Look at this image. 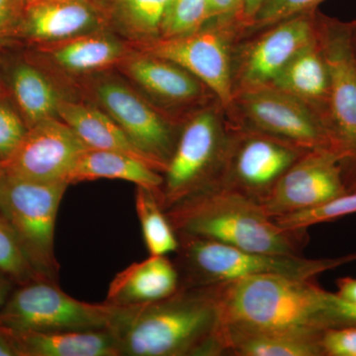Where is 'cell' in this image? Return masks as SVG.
Segmentation results:
<instances>
[{"mask_svg": "<svg viewBox=\"0 0 356 356\" xmlns=\"http://www.w3.org/2000/svg\"><path fill=\"white\" fill-rule=\"evenodd\" d=\"M110 30L129 44L149 43L165 33L173 0H97Z\"/></svg>", "mask_w": 356, "mask_h": 356, "instance_id": "d4e9b609", "label": "cell"}, {"mask_svg": "<svg viewBox=\"0 0 356 356\" xmlns=\"http://www.w3.org/2000/svg\"><path fill=\"white\" fill-rule=\"evenodd\" d=\"M25 7V0H0V36L13 38Z\"/></svg>", "mask_w": 356, "mask_h": 356, "instance_id": "d590c367", "label": "cell"}, {"mask_svg": "<svg viewBox=\"0 0 356 356\" xmlns=\"http://www.w3.org/2000/svg\"><path fill=\"white\" fill-rule=\"evenodd\" d=\"M120 307L79 301L58 282L38 280L14 288L0 310V325L14 331L112 330Z\"/></svg>", "mask_w": 356, "mask_h": 356, "instance_id": "9c48e42d", "label": "cell"}, {"mask_svg": "<svg viewBox=\"0 0 356 356\" xmlns=\"http://www.w3.org/2000/svg\"><path fill=\"white\" fill-rule=\"evenodd\" d=\"M58 115L89 149L128 154L159 172L153 161L138 149L120 126L93 103L64 97L58 104Z\"/></svg>", "mask_w": 356, "mask_h": 356, "instance_id": "603a6c76", "label": "cell"}, {"mask_svg": "<svg viewBox=\"0 0 356 356\" xmlns=\"http://www.w3.org/2000/svg\"><path fill=\"white\" fill-rule=\"evenodd\" d=\"M307 152L289 140L229 124L228 147L214 186L264 203L283 175Z\"/></svg>", "mask_w": 356, "mask_h": 356, "instance_id": "30bf717a", "label": "cell"}, {"mask_svg": "<svg viewBox=\"0 0 356 356\" xmlns=\"http://www.w3.org/2000/svg\"><path fill=\"white\" fill-rule=\"evenodd\" d=\"M346 193L339 156L330 149H312L283 175L261 206L267 216L275 219Z\"/></svg>", "mask_w": 356, "mask_h": 356, "instance_id": "9a60e30c", "label": "cell"}, {"mask_svg": "<svg viewBox=\"0 0 356 356\" xmlns=\"http://www.w3.org/2000/svg\"><path fill=\"white\" fill-rule=\"evenodd\" d=\"M177 234L209 238L250 252L301 255L307 229H286L270 219L252 199L221 186L180 201L165 211Z\"/></svg>", "mask_w": 356, "mask_h": 356, "instance_id": "7a4b0ae2", "label": "cell"}, {"mask_svg": "<svg viewBox=\"0 0 356 356\" xmlns=\"http://www.w3.org/2000/svg\"><path fill=\"white\" fill-rule=\"evenodd\" d=\"M7 330L19 356H120L118 339L110 329L65 332Z\"/></svg>", "mask_w": 356, "mask_h": 356, "instance_id": "7402d4cb", "label": "cell"}, {"mask_svg": "<svg viewBox=\"0 0 356 356\" xmlns=\"http://www.w3.org/2000/svg\"><path fill=\"white\" fill-rule=\"evenodd\" d=\"M0 356H19L10 332L2 325H0Z\"/></svg>", "mask_w": 356, "mask_h": 356, "instance_id": "f35d334b", "label": "cell"}, {"mask_svg": "<svg viewBox=\"0 0 356 356\" xmlns=\"http://www.w3.org/2000/svg\"><path fill=\"white\" fill-rule=\"evenodd\" d=\"M270 86L306 103L325 125L331 76L317 38L290 60Z\"/></svg>", "mask_w": 356, "mask_h": 356, "instance_id": "cb8c5ba5", "label": "cell"}, {"mask_svg": "<svg viewBox=\"0 0 356 356\" xmlns=\"http://www.w3.org/2000/svg\"><path fill=\"white\" fill-rule=\"evenodd\" d=\"M179 288V275L168 255H149L117 274L105 302L111 305H144L168 298Z\"/></svg>", "mask_w": 356, "mask_h": 356, "instance_id": "ffe728a7", "label": "cell"}, {"mask_svg": "<svg viewBox=\"0 0 356 356\" xmlns=\"http://www.w3.org/2000/svg\"><path fill=\"white\" fill-rule=\"evenodd\" d=\"M110 29L97 0H33L26 6L13 38L31 44L60 41Z\"/></svg>", "mask_w": 356, "mask_h": 356, "instance_id": "ac0fdd59", "label": "cell"}, {"mask_svg": "<svg viewBox=\"0 0 356 356\" xmlns=\"http://www.w3.org/2000/svg\"><path fill=\"white\" fill-rule=\"evenodd\" d=\"M324 1L325 0H266L243 37L300 14L318 10V6Z\"/></svg>", "mask_w": 356, "mask_h": 356, "instance_id": "f546056e", "label": "cell"}, {"mask_svg": "<svg viewBox=\"0 0 356 356\" xmlns=\"http://www.w3.org/2000/svg\"><path fill=\"white\" fill-rule=\"evenodd\" d=\"M329 317L332 327L356 325V304L343 301L336 293L330 292Z\"/></svg>", "mask_w": 356, "mask_h": 356, "instance_id": "e575fe53", "label": "cell"}, {"mask_svg": "<svg viewBox=\"0 0 356 356\" xmlns=\"http://www.w3.org/2000/svg\"><path fill=\"white\" fill-rule=\"evenodd\" d=\"M15 287L13 282L0 274V310L6 305L7 300Z\"/></svg>", "mask_w": 356, "mask_h": 356, "instance_id": "ab89813d", "label": "cell"}, {"mask_svg": "<svg viewBox=\"0 0 356 356\" xmlns=\"http://www.w3.org/2000/svg\"><path fill=\"white\" fill-rule=\"evenodd\" d=\"M31 1H33V0H25L26 6H27V4L29 3V2H31Z\"/></svg>", "mask_w": 356, "mask_h": 356, "instance_id": "7bdbcfd3", "label": "cell"}, {"mask_svg": "<svg viewBox=\"0 0 356 356\" xmlns=\"http://www.w3.org/2000/svg\"><path fill=\"white\" fill-rule=\"evenodd\" d=\"M224 109L234 127L268 134L308 151H332L320 116L306 103L273 86L238 91Z\"/></svg>", "mask_w": 356, "mask_h": 356, "instance_id": "8fae6325", "label": "cell"}, {"mask_svg": "<svg viewBox=\"0 0 356 356\" xmlns=\"http://www.w3.org/2000/svg\"><path fill=\"white\" fill-rule=\"evenodd\" d=\"M18 43L16 40L11 38V37L0 36V54L2 53L8 47L13 46V44Z\"/></svg>", "mask_w": 356, "mask_h": 356, "instance_id": "60d3db41", "label": "cell"}, {"mask_svg": "<svg viewBox=\"0 0 356 356\" xmlns=\"http://www.w3.org/2000/svg\"><path fill=\"white\" fill-rule=\"evenodd\" d=\"M243 36L238 26L206 22L194 32L130 46L188 70L226 108L233 99L234 49Z\"/></svg>", "mask_w": 356, "mask_h": 356, "instance_id": "7c38bea8", "label": "cell"}, {"mask_svg": "<svg viewBox=\"0 0 356 356\" xmlns=\"http://www.w3.org/2000/svg\"><path fill=\"white\" fill-rule=\"evenodd\" d=\"M206 22L238 26L245 31L241 0H207Z\"/></svg>", "mask_w": 356, "mask_h": 356, "instance_id": "836d02e7", "label": "cell"}, {"mask_svg": "<svg viewBox=\"0 0 356 356\" xmlns=\"http://www.w3.org/2000/svg\"><path fill=\"white\" fill-rule=\"evenodd\" d=\"M229 137V124L220 102L197 110L184 122L163 185L156 193L163 211L216 185Z\"/></svg>", "mask_w": 356, "mask_h": 356, "instance_id": "5b68a950", "label": "cell"}, {"mask_svg": "<svg viewBox=\"0 0 356 356\" xmlns=\"http://www.w3.org/2000/svg\"><path fill=\"white\" fill-rule=\"evenodd\" d=\"M115 69L180 125L194 112L219 102L212 90L188 70L152 54L131 48Z\"/></svg>", "mask_w": 356, "mask_h": 356, "instance_id": "5bb4252c", "label": "cell"}, {"mask_svg": "<svg viewBox=\"0 0 356 356\" xmlns=\"http://www.w3.org/2000/svg\"><path fill=\"white\" fill-rule=\"evenodd\" d=\"M322 334L222 325L220 343L222 355L324 356Z\"/></svg>", "mask_w": 356, "mask_h": 356, "instance_id": "44dd1931", "label": "cell"}, {"mask_svg": "<svg viewBox=\"0 0 356 356\" xmlns=\"http://www.w3.org/2000/svg\"><path fill=\"white\" fill-rule=\"evenodd\" d=\"M266 0H241V2H242L243 19H245V31L252 24L255 15L259 13L262 6L266 3Z\"/></svg>", "mask_w": 356, "mask_h": 356, "instance_id": "74e56055", "label": "cell"}, {"mask_svg": "<svg viewBox=\"0 0 356 356\" xmlns=\"http://www.w3.org/2000/svg\"><path fill=\"white\" fill-rule=\"evenodd\" d=\"M135 206L149 254H175L177 235L159 205L156 192L144 186L136 187Z\"/></svg>", "mask_w": 356, "mask_h": 356, "instance_id": "4316f807", "label": "cell"}, {"mask_svg": "<svg viewBox=\"0 0 356 356\" xmlns=\"http://www.w3.org/2000/svg\"><path fill=\"white\" fill-rule=\"evenodd\" d=\"M353 21L343 22L318 10L316 38L331 76L325 127L339 156L346 191H356V58Z\"/></svg>", "mask_w": 356, "mask_h": 356, "instance_id": "8992f818", "label": "cell"}, {"mask_svg": "<svg viewBox=\"0 0 356 356\" xmlns=\"http://www.w3.org/2000/svg\"><path fill=\"white\" fill-rule=\"evenodd\" d=\"M218 285L179 286L168 298L120 307L112 331L120 356H220Z\"/></svg>", "mask_w": 356, "mask_h": 356, "instance_id": "6da1fadb", "label": "cell"}, {"mask_svg": "<svg viewBox=\"0 0 356 356\" xmlns=\"http://www.w3.org/2000/svg\"><path fill=\"white\" fill-rule=\"evenodd\" d=\"M89 102L99 107L163 175L170 163L181 126L163 113L112 70L76 79Z\"/></svg>", "mask_w": 356, "mask_h": 356, "instance_id": "ba28073f", "label": "cell"}, {"mask_svg": "<svg viewBox=\"0 0 356 356\" xmlns=\"http://www.w3.org/2000/svg\"><path fill=\"white\" fill-rule=\"evenodd\" d=\"M351 214H356V191L273 220L283 229H308L314 225L334 221Z\"/></svg>", "mask_w": 356, "mask_h": 356, "instance_id": "83f0119b", "label": "cell"}, {"mask_svg": "<svg viewBox=\"0 0 356 356\" xmlns=\"http://www.w3.org/2000/svg\"><path fill=\"white\" fill-rule=\"evenodd\" d=\"M207 20V0H173L161 38L194 32Z\"/></svg>", "mask_w": 356, "mask_h": 356, "instance_id": "1f68e13d", "label": "cell"}, {"mask_svg": "<svg viewBox=\"0 0 356 356\" xmlns=\"http://www.w3.org/2000/svg\"><path fill=\"white\" fill-rule=\"evenodd\" d=\"M0 91H1V81H0Z\"/></svg>", "mask_w": 356, "mask_h": 356, "instance_id": "ee69618b", "label": "cell"}, {"mask_svg": "<svg viewBox=\"0 0 356 356\" xmlns=\"http://www.w3.org/2000/svg\"><path fill=\"white\" fill-rule=\"evenodd\" d=\"M70 185L15 177L0 170V213L15 234L25 257L44 280L58 282L56 221Z\"/></svg>", "mask_w": 356, "mask_h": 356, "instance_id": "52a82bcc", "label": "cell"}, {"mask_svg": "<svg viewBox=\"0 0 356 356\" xmlns=\"http://www.w3.org/2000/svg\"><path fill=\"white\" fill-rule=\"evenodd\" d=\"M317 13L300 14L240 39L233 54V95L270 86L290 60L315 41Z\"/></svg>", "mask_w": 356, "mask_h": 356, "instance_id": "4fadbf2b", "label": "cell"}, {"mask_svg": "<svg viewBox=\"0 0 356 356\" xmlns=\"http://www.w3.org/2000/svg\"><path fill=\"white\" fill-rule=\"evenodd\" d=\"M321 346L324 356H356V325L325 330Z\"/></svg>", "mask_w": 356, "mask_h": 356, "instance_id": "d6a6232c", "label": "cell"}, {"mask_svg": "<svg viewBox=\"0 0 356 356\" xmlns=\"http://www.w3.org/2000/svg\"><path fill=\"white\" fill-rule=\"evenodd\" d=\"M0 274L15 286L44 280L28 261L13 229L0 213Z\"/></svg>", "mask_w": 356, "mask_h": 356, "instance_id": "f1b7e54d", "label": "cell"}, {"mask_svg": "<svg viewBox=\"0 0 356 356\" xmlns=\"http://www.w3.org/2000/svg\"><path fill=\"white\" fill-rule=\"evenodd\" d=\"M351 38H353V51L356 58V20L353 21V31H351Z\"/></svg>", "mask_w": 356, "mask_h": 356, "instance_id": "b9f144b4", "label": "cell"}, {"mask_svg": "<svg viewBox=\"0 0 356 356\" xmlns=\"http://www.w3.org/2000/svg\"><path fill=\"white\" fill-rule=\"evenodd\" d=\"M97 179L124 180L158 193L163 185V175L128 154L88 149L77 159L65 182L70 185Z\"/></svg>", "mask_w": 356, "mask_h": 356, "instance_id": "484cf974", "label": "cell"}, {"mask_svg": "<svg viewBox=\"0 0 356 356\" xmlns=\"http://www.w3.org/2000/svg\"><path fill=\"white\" fill-rule=\"evenodd\" d=\"M130 44L110 29L89 32L60 41L31 44L24 55L46 72L79 79L115 69Z\"/></svg>", "mask_w": 356, "mask_h": 356, "instance_id": "e0dca14e", "label": "cell"}, {"mask_svg": "<svg viewBox=\"0 0 356 356\" xmlns=\"http://www.w3.org/2000/svg\"><path fill=\"white\" fill-rule=\"evenodd\" d=\"M27 131L19 112L0 91V166L13 156Z\"/></svg>", "mask_w": 356, "mask_h": 356, "instance_id": "4dcf8cb0", "label": "cell"}, {"mask_svg": "<svg viewBox=\"0 0 356 356\" xmlns=\"http://www.w3.org/2000/svg\"><path fill=\"white\" fill-rule=\"evenodd\" d=\"M222 325L321 334L331 327L329 294L313 280L252 276L218 285Z\"/></svg>", "mask_w": 356, "mask_h": 356, "instance_id": "3957f363", "label": "cell"}, {"mask_svg": "<svg viewBox=\"0 0 356 356\" xmlns=\"http://www.w3.org/2000/svg\"><path fill=\"white\" fill-rule=\"evenodd\" d=\"M337 292L339 298L348 303L356 304V278L343 277L337 281Z\"/></svg>", "mask_w": 356, "mask_h": 356, "instance_id": "8d00e7d4", "label": "cell"}, {"mask_svg": "<svg viewBox=\"0 0 356 356\" xmlns=\"http://www.w3.org/2000/svg\"><path fill=\"white\" fill-rule=\"evenodd\" d=\"M177 235L178 248L172 261L182 287L214 286L262 275L314 280L318 274L356 261V254L306 259L302 255L250 252L189 234Z\"/></svg>", "mask_w": 356, "mask_h": 356, "instance_id": "277c9868", "label": "cell"}, {"mask_svg": "<svg viewBox=\"0 0 356 356\" xmlns=\"http://www.w3.org/2000/svg\"><path fill=\"white\" fill-rule=\"evenodd\" d=\"M88 149L62 119L49 118L28 129L20 146L0 170L36 181L65 182L77 159Z\"/></svg>", "mask_w": 356, "mask_h": 356, "instance_id": "2e32d148", "label": "cell"}, {"mask_svg": "<svg viewBox=\"0 0 356 356\" xmlns=\"http://www.w3.org/2000/svg\"><path fill=\"white\" fill-rule=\"evenodd\" d=\"M0 81L1 92L19 112L28 129L58 117V104L64 97L53 79L24 54L9 58L0 54Z\"/></svg>", "mask_w": 356, "mask_h": 356, "instance_id": "d6986e66", "label": "cell"}]
</instances>
